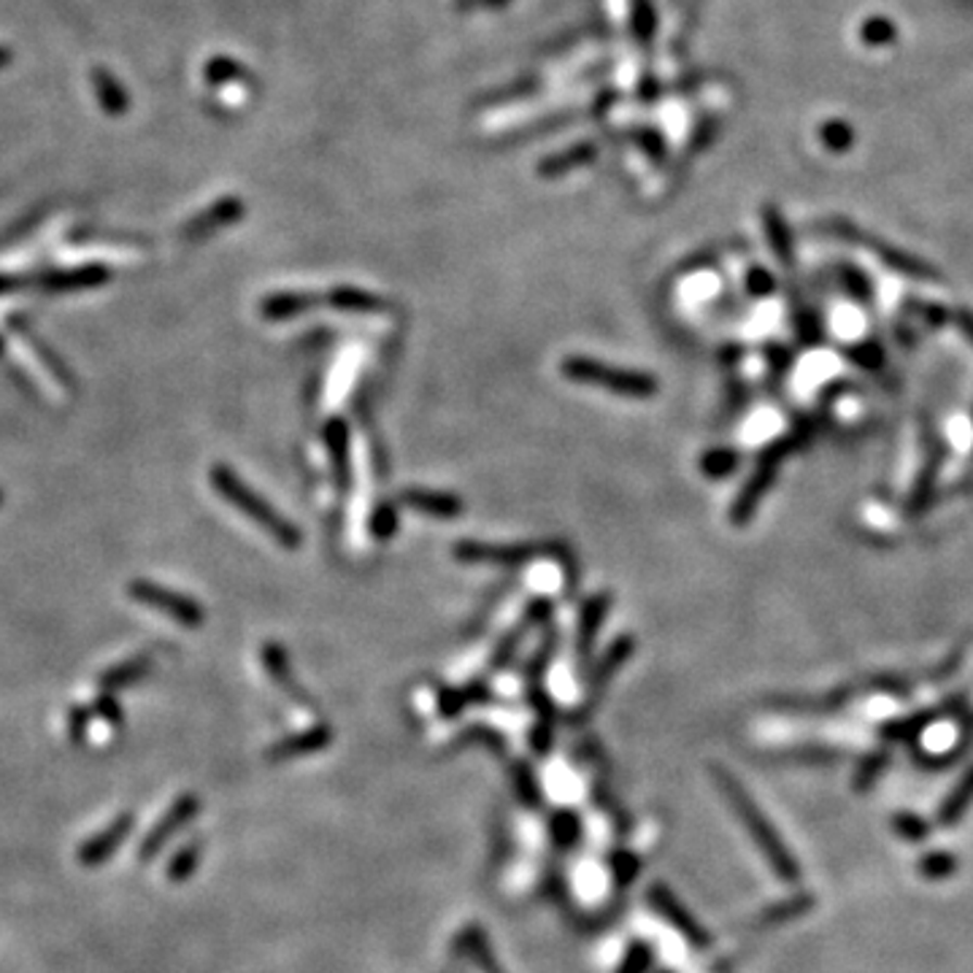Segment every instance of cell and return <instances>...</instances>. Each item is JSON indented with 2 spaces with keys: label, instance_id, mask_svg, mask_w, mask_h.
Segmentation results:
<instances>
[{
  "label": "cell",
  "instance_id": "6da1fadb",
  "mask_svg": "<svg viewBox=\"0 0 973 973\" xmlns=\"http://www.w3.org/2000/svg\"><path fill=\"white\" fill-rule=\"evenodd\" d=\"M715 776H717V787H720L722 795L728 798L730 809L741 817L744 827L749 831L751 842H755L757 849L762 851V857L768 860L771 871L787 884L800 882L798 860L793 857V851L784 847L782 836L773 831V825L768 822V817L762 814L760 806L749 798V793L741 787L738 779H733L728 771H722V768H715Z\"/></svg>",
  "mask_w": 973,
  "mask_h": 973
},
{
  "label": "cell",
  "instance_id": "7a4b0ae2",
  "mask_svg": "<svg viewBox=\"0 0 973 973\" xmlns=\"http://www.w3.org/2000/svg\"><path fill=\"white\" fill-rule=\"evenodd\" d=\"M208 482H212L214 490H217L219 495L230 503V506L239 508V511L247 514V517L252 519L257 528H263L265 533H268L270 539L281 546V549H290V552L301 549V544H303L301 530H298L295 525L285 517V514L276 511V508L270 506L263 495H257V492L243 482L233 468L217 463V466H212V471H208Z\"/></svg>",
  "mask_w": 973,
  "mask_h": 973
},
{
  "label": "cell",
  "instance_id": "3957f363",
  "mask_svg": "<svg viewBox=\"0 0 973 973\" xmlns=\"http://www.w3.org/2000/svg\"><path fill=\"white\" fill-rule=\"evenodd\" d=\"M560 374L566 379L577 381V384H593L606 392H614V395L635 397V401H649V397L657 395V379L652 374L617 368V365L601 363L595 357H566L560 363Z\"/></svg>",
  "mask_w": 973,
  "mask_h": 973
},
{
  "label": "cell",
  "instance_id": "277c9868",
  "mask_svg": "<svg viewBox=\"0 0 973 973\" xmlns=\"http://www.w3.org/2000/svg\"><path fill=\"white\" fill-rule=\"evenodd\" d=\"M793 450L795 446L793 441H789V435H784V439L771 441V444L760 452V457H757L755 463V471H751V477L746 479L738 497H735L733 506H730V525H733V528H744V525L751 522L755 511L760 508L762 497L768 495V490H771L773 482H776L779 468H782V463L787 460V455Z\"/></svg>",
  "mask_w": 973,
  "mask_h": 973
},
{
  "label": "cell",
  "instance_id": "5b68a950",
  "mask_svg": "<svg viewBox=\"0 0 973 973\" xmlns=\"http://www.w3.org/2000/svg\"><path fill=\"white\" fill-rule=\"evenodd\" d=\"M555 633L546 635V641L541 644V649L535 652L533 660L528 662V698L530 706L535 709V725L533 735H530V744L539 755H546L552 749V738H555V706H552L549 695L544 690V668L549 662L552 652H555Z\"/></svg>",
  "mask_w": 973,
  "mask_h": 973
},
{
  "label": "cell",
  "instance_id": "8992f818",
  "mask_svg": "<svg viewBox=\"0 0 973 973\" xmlns=\"http://www.w3.org/2000/svg\"><path fill=\"white\" fill-rule=\"evenodd\" d=\"M127 595H130L136 604L154 608V611L165 614L174 622L185 624V628H201L203 619H206V608L201 601L190 598L185 593H176V590L163 587V584L152 582V579H132L127 584Z\"/></svg>",
  "mask_w": 973,
  "mask_h": 973
},
{
  "label": "cell",
  "instance_id": "52a82bcc",
  "mask_svg": "<svg viewBox=\"0 0 973 973\" xmlns=\"http://www.w3.org/2000/svg\"><path fill=\"white\" fill-rule=\"evenodd\" d=\"M646 900H649L652 909H655L657 914H660L662 920L673 927V931L682 933V936L687 938L693 947H698V949L711 947L709 931H706V927L700 925L693 914H690L687 906H684L682 900L671 893V887H666V884H660V882L652 884V887L646 889Z\"/></svg>",
  "mask_w": 973,
  "mask_h": 973
},
{
  "label": "cell",
  "instance_id": "ba28073f",
  "mask_svg": "<svg viewBox=\"0 0 973 973\" xmlns=\"http://www.w3.org/2000/svg\"><path fill=\"white\" fill-rule=\"evenodd\" d=\"M201 814V798L198 795H181L179 800H174L168 811L157 820V825L143 836L141 849H138V860L149 862L152 857H157L165 849V844L176 836V833L185 831L187 822H192Z\"/></svg>",
  "mask_w": 973,
  "mask_h": 973
},
{
  "label": "cell",
  "instance_id": "9c48e42d",
  "mask_svg": "<svg viewBox=\"0 0 973 973\" xmlns=\"http://www.w3.org/2000/svg\"><path fill=\"white\" fill-rule=\"evenodd\" d=\"M112 268L101 263L92 265H76V268H58L47 270V274L30 279V287H38L41 292L49 295H63V292H81V290H98V287L109 285L112 281Z\"/></svg>",
  "mask_w": 973,
  "mask_h": 973
},
{
  "label": "cell",
  "instance_id": "30bf717a",
  "mask_svg": "<svg viewBox=\"0 0 973 973\" xmlns=\"http://www.w3.org/2000/svg\"><path fill=\"white\" fill-rule=\"evenodd\" d=\"M541 552V546L535 544H482V541H460L455 544L452 555L457 557L460 563H468V566H503V568H514V566H525V563L533 560L535 555Z\"/></svg>",
  "mask_w": 973,
  "mask_h": 973
},
{
  "label": "cell",
  "instance_id": "8fae6325",
  "mask_svg": "<svg viewBox=\"0 0 973 973\" xmlns=\"http://www.w3.org/2000/svg\"><path fill=\"white\" fill-rule=\"evenodd\" d=\"M965 700H969V693H958V695H952V698L944 700V704L933 706V709H922V711H917V715L904 717V720L887 722V725H882V730H879V733H882L884 741L917 738V735L925 733V730L931 728V725H936V722L947 720L949 715H955V711L963 709Z\"/></svg>",
  "mask_w": 973,
  "mask_h": 973
},
{
  "label": "cell",
  "instance_id": "7c38bea8",
  "mask_svg": "<svg viewBox=\"0 0 973 973\" xmlns=\"http://www.w3.org/2000/svg\"><path fill=\"white\" fill-rule=\"evenodd\" d=\"M5 325H9L11 333H16L22 341H25L27 350H30L33 355L38 357V363H41L43 368H47L49 374H52V379L58 381L60 387H68V390H74L76 379H74V374H71V368H68V365H65L63 357H60L58 352H54L52 346H49L47 341H43L41 336H38L36 330L30 328L27 317H20V314H9V317H5Z\"/></svg>",
  "mask_w": 973,
  "mask_h": 973
},
{
  "label": "cell",
  "instance_id": "4fadbf2b",
  "mask_svg": "<svg viewBox=\"0 0 973 973\" xmlns=\"http://www.w3.org/2000/svg\"><path fill=\"white\" fill-rule=\"evenodd\" d=\"M136 827V817L132 814H119L117 820L109 822L101 833H96L92 838H87L79 849V862L85 868H98L101 862H106L109 857L117 855V849L122 847L127 836L132 833Z\"/></svg>",
  "mask_w": 973,
  "mask_h": 973
},
{
  "label": "cell",
  "instance_id": "5bb4252c",
  "mask_svg": "<svg viewBox=\"0 0 973 973\" xmlns=\"http://www.w3.org/2000/svg\"><path fill=\"white\" fill-rule=\"evenodd\" d=\"M325 446L330 452V463H333V479L336 486L341 492H346L352 486V455H350V425L341 417H333L325 422L323 430Z\"/></svg>",
  "mask_w": 973,
  "mask_h": 973
},
{
  "label": "cell",
  "instance_id": "9a60e30c",
  "mask_svg": "<svg viewBox=\"0 0 973 973\" xmlns=\"http://www.w3.org/2000/svg\"><path fill=\"white\" fill-rule=\"evenodd\" d=\"M325 306V295L319 292H301V290H281L270 292L260 303V314L270 323H281V319L301 317V314L312 312V308Z\"/></svg>",
  "mask_w": 973,
  "mask_h": 973
},
{
  "label": "cell",
  "instance_id": "2e32d148",
  "mask_svg": "<svg viewBox=\"0 0 973 973\" xmlns=\"http://www.w3.org/2000/svg\"><path fill=\"white\" fill-rule=\"evenodd\" d=\"M241 214H243V203L236 201V198H225V201L214 203V206H208L203 214L192 217L190 223L181 228V239L203 241L206 236H212L214 230H223V228H228V225L239 223Z\"/></svg>",
  "mask_w": 973,
  "mask_h": 973
},
{
  "label": "cell",
  "instance_id": "e0dca14e",
  "mask_svg": "<svg viewBox=\"0 0 973 973\" xmlns=\"http://www.w3.org/2000/svg\"><path fill=\"white\" fill-rule=\"evenodd\" d=\"M330 741H333V730L328 725H314L308 730H301V733H292L287 735V738L276 741V744L268 749V760L281 762L314 755V751H323L325 746H330Z\"/></svg>",
  "mask_w": 973,
  "mask_h": 973
},
{
  "label": "cell",
  "instance_id": "ac0fdd59",
  "mask_svg": "<svg viewBox=\"0 0 973 973\" xmlns=\"http://www.w3.org/2000/svg\"><path fill=\"white\" fill-rule=\"evenodd\" d=\"M608 608H611V595L608 593H595L584 601L582 611H579V628H577V655L579 660H587L593 655V644L598 639V630L608 617Z\"/></svg>",
  "mask_w": 973,
  "mask_h": 973
},
{
  "label": "cell",
  "instance_id": "d6986e66",
  "mask_svg": "<svg viewBox=\"0 0 973 973\" xmlns=\"http://www.w3.org/2000/svg\"><path fill=\"white\" fill-rule=\"evenodd\" d=\"M401 501L406 506L417 508V511L430 514V517L439 519H455L460 517L466 503L460 501V495H452V492H439V490H422V486H412V490L401 492Z\"/></svg>",
  "mask_w": 973,
  "mask_h": 973
},
{
  "label": "cell",
  "instance_id": "ffe728a7",
  "mask_svg": "<svg viewBox=\"0 0 973 973\" xmlns=\"http://www.w3.org/2000/svg\"><path fill=\"white\" fill-rule=\"evenodd\" d=\"M152 671V655H136L130 660H122L117 666H112L109 671L101 673L98 679V693H119V690L132 687V684L141 682L147 673Z\"/></svg>",
  "mask_w": 973,
  "mask_h": 973
},
{
  "label": "cell",
  "instance_id": "44dd1931",
  "mask_svg": "<svg viewBox=\"0 0 973 973\" xmlns=\"http://www.w3.org/2000/svg\"><path fill=\"white\" fill-rule=\"evenodd\" d=\"M549 614H552V604L546 598H535L533 604L528 606V611H525V617H522V622L517 624V628L511 630V633L506 635V639L501 641V644H497V649H495V655H492V660H490V666L492 668H501V666H506L508 662V657L514 655V649H517V644L519 641L525 639V633H528L530 628H533V624H541V622H546V619H549Z\"/></svg>",
  "mask_w": 973,
  "mask_h": 973
},
{
  "label": "cell",
  "instance_id": "7402d4cb",
  "mask_svg": "<svg viewBox=\"0 0 973 973\" xmlns=\"http://www.w3.org/2000/svg\"><path fill=\"white\" fill-rule=\"evenodd\" d=\"M263 666H265V671H268V677L274 679L276 687L281 690V693L290 695V698L295 700V704H306V693H301V687H298L295 677H292L290 657H287L285 646H279V644H274V641H268V644L263 646Z\"/></svg>",
  "mask_w": 973,
  "mask_h": 973
},
{
  "label": "cell",
  "instance_id": "603a6c76",
  "mask_svg": "<svg viewBox=\"0 0 973 973\" xmlns=\"http://www.w3.org/2000/svg\"><path fill=\"white\" fill-rule=\"evenodd\" d=\"M942 460H944L942 444H933V452H927V460L925 466H922L920 477H917L914 484H911L909 501H906V511L909 514H922L927 508V503H931L933 497V490H936Z\"/></svg>",
  "mask_w": 973,
  "mask_h": 973
},
{
  "label": "cell",
  "instance_id": "cb8c5ba5",
  "mask_svg": "<svg viewBox=\"0 0 973 973\" xmlns=\"http://www.w3.org/2000/svg\"><path fill=\"white\" fill-rule=\"evenodd\" d=\"M633 646H635L633 635H619V639L608 646L606 655L595 662L593 673H590V690H593V693H598V690H604L606 684L611 682L614 673H617L619 668L630 660V655H633Z\"/></svg>",
  "mask_w": 973,
  "mask_h": 973
},
{
  "label": "cell",
  "instance_id": "d4e9b609",
  "mask_svg": "<svg viewBox=\"0 0 973 973\" xmlns=\"http://www.w3.org/2000/svg\"><path fill=\"white\" fill-rule=\"evenodd\" d=\"M871 249L882 257V263L887 265V268L895 270V274L911 276V279L920 281H942V274H938L931 263H925V260L911 257V254L898 252V249L893 247H882V243H871Z\"/></svg>",
  "mask_w": 973,
  "mask_h": 973
},
{
  "label": "cell",
  "instance_id": "484cf974",
  "mask_svg": "<svg viewBox=\"0 0 973 973\" xmlns=\"http://www.w3.org/2000/svg\"><path fill=\"white\" fill-rule=\"evenodd\" d=\"M325 306L350 314H374L384 312L387 301L384 298L374 295V292L357 290V287H336V290H330L328 295H325Z\"/></svg>",
  "mask_w": 973,
  "mask_h": 973
},
{
  "label": "cell",
  "instance_id": "4316f807",
  "mask_svg": "<svg viewBox=\"0 0 973 973\" xmlns=\"http://www.w3.org/2000/svg\"><path fill=\"white\" fill-rule=\"evenodd\" d=\"M973 804V768L963 773L958 784L952 787V793L944 798L942 809H938V825L942 827H955L963 814L969 811V806Z\"/></svg>",
  "mask_w": 973,
  "mask_h": 973
},
{
  "label": "cell",
  "instance_id": "83f0119b",
  "mask_svg": "<svg viewBox=\"0 0 973 973\" xmlns=\"http://www.w3.org/2000/svg\"><path fill=\"white\" fill-rule=\"evenodd\" d=\"M457 944H460V952L466 955V958H471L482 973H503L495 955H492L490 944H486L482 927H468V931H463L460 942Z\"/></svg>",
  "mask_w": 973,
  "mask_h": 973
},
{
  "label": "cell",
  "instance_id": "f1b7e54d",
  "mask_svg": "<svg viewBox=\"0 0 973 973\" xmlns=\"http://www.w3.org/2000/svg\"><path fill=\"white\" fill-rule=\"evenodd\" d=\"M549 836L555 842L557 849H573L582 842V820H579L577 811L560 809L552 814L549 820Z\"/></svg>",
  "mask_w": 973,
  "mask_h": 973
},
{
  "label": "cell",
  "instance_id": "f546056e",
  "mask_svg": "<svg viewBox=\"0 0 973 973\" xmlns=\"http://www.w3.org/2000/svg\"><path fill=\"white\" fill-rule=\"evenodd\" d=\"M201 857H203V838H195V842L185 844V847L174 851L165 876H168L170 882H187V879L198 871V865H201Z\"/></svg>",
  "mask_w": 973,
  "mask_h": 973
},
{
  "label": "cell",
  "instance_id": "4dcf8cb0",
  "mask_svg": "<svg viewBox=\"0 0 973 973\" xmlns=\"http://www.w3.org/2000/svg\"><path fill=\"white\" fill-rule=\"evenodd\" d=\"M766 233H768V243H771V249H773V254H776L779 263H782L784 268H793V260H795L793 239H789V230H787V225H784L782 214L766 212Z\"/></svg>",
  "mask_w": 973,
  "mask_h": 973
},
{
  "label": "cell",
  "instance_id": "1f68e13d",
  "mask_svg": "<svg viewBox=\"0 0 973 973\" xmlns=\"http://www.w3.org/2000/svg\"><path fill=\"white\" fill-rule=\"evenodd\" d=\"M838 274H842V285L849 292L851 301H857L860 306H871L873 298H876V285L871 281V276L862 268H857V265H842Z\"/></svg>",
  "mask_w": 973,
  "mask_h": 973
},
{
  "label": "cell",
  "instance_id": "d6a6232c",
  "mask_svg": "<svg viewBox=\"0 0 973 973\" xmlns=\"http://www.w3.org/2000/svg\"><path fill=\"white\" fill-rule=\"evenodd\" d=\"M514 789H517L519 800H522L528 809H541V804H544L541 784L528 762H517V766H514Z\"/></svg>",
  "mask_w": 973,
  "mask_h": 973
},
{
  "label": "cell",
  "instance_id": "836d02e7",
  "mask_svg": "<svg viewBox=\"0 0 973 973\" xmlns=\"http://www.w3.org/2000/svg\"><path fill=\"white\" fill-rule=\"evenodd\" d=\"M917 871L922 879H931V882H942L958 873V857L949 855V851H927L917 862Z\"/></svg>",
  "mask_w": 973,
  "mask_h": 973
},
{
  "label": "cell",
  "instance_id": "e575fe53",
  "mask_svg": "<svg viewBox=\"0 0 973 973\" xmlns=\"http://www.w3.org/2000/svg\"><path fill=\"white\" fill-rule=\"evenodd\" d=\"M795 336H798L800 344L809 346V350L825 339V333H822V319L817 317V312H811L809 306H804V301H800V306L795 303Z\"/></svg>",
  "mask_w": 973,
  "mask_h": 973
},
{
  "label": "cell",
  "instance_id": "d590c367",
  "mask_svg": "<svg viewBox=\"0 0 973 973\" xmlns=\"http://www.w3.org/2000/svg\"><path fill=\"white\" fill-rule=\"evenodd\" d=\"M811 906H814V898H811V895H806V893L793 895V898L779 900V904H773L771 909H768L766 914H762V922H766V925H776V922L795 920V917L806 914V911H809Z\"/></svg>",
  "mask_w": 973,
  "mask_h": 973
},
{
  "label": "cell",
  "instance_id": "8d00e7d4",
  "mask_svg": "<svg viewBox=\"0 0 973 973\" xmlns=\"http://www.w3.org/2000/svg\"><path fill=\"white\" fill-rule=\"evenodd\" d=\"M608 868H611V876L619 887H630L639 879L641 860L630 849H614L608 855Z\"/></svg>",
  "mask_w": 973,
  "mask_h": 973
},
{
  "label": "cell",
  "instance_id": "74e56055",
  "mask_svg": "<svg viewBox=\"0 0 973 973\" xmlns=\"http://www.w3.org/2000/svg\"><path fill=\"white\" fill-rule=\"evenodd\" d=\"M741 457L735 450H711L700 460V471L709 479H728L738 468Z\"/></svg>",
  "mask_w": 973,
  "mask_h": 973
},
{
  "label": "cell",
  "instance_id": "f35d334b",
  "mask_svg": "<svg viewBox=\"0 0 973 973\" xmlns=\"http://www.w3.org/2000/svg\"><path fill=\"white\" fill-rule=\"evenodd\" d=\"M844 352H847V357L857 365V368H865V370H879L884 365V361H887V355H884L882 344H879V341H873V339L857 341V344H849Z\"/></svg>",
  "mask_w": 973,
  "mask_h": 973
},
{
  "label": "cell",
  "instance_id": "ab89813d",
  "mask_svg": "<svg viewBox=\"0 0 973 973\" xmlns=\"http://www.w3.org/2000/svg\"><path fill=\"white\" fill-rule=\"evenodd\" d=\"M652 963H655V949L646 942H633L624 952L617 973H649Z\"/></svg>",
  "mask_w": 973,
  "mask_h": 973
},
{
  "label": "cell",
  "instance_id": "60d3db41",
  "mask_svg": "<svg viewBox=\"0 0 973 973\" xmlns=\"http://www.w3.org/2000/svg\"><path fill=\"white\" fill-rule=\"evenodd\" d=\"M887 762H889L887 751H873V755H868L865 760H862L860 766H857V771H855V789H857V793H862V789H871L873 782H876V779H879V773H882L884 768H887Z\"/></svg>",
  "mask_w": 973,
  "mask_h": 973
},
{
  "label": "cell",
  "instance_id": "b9f144b4",
  "mask_svg": "<svg viewBox=\"0 0 973 973\" xmlns=\"http://www.w3.org/2000/svg\"><path fill=\"white\" fill-rule=\"evenodd\" d=\"M893 831L900 838H906V842H925L931 836V822H925L917 814H909V811H900V814L893 817Z\"/></svg>",
  "mask_w": 973,
  "mask_h": 973
},
{
  "label": "cell",
  "instance_id": "7bdbcfd3",
  "mask_svg": "<svg viewBox=\"0 0 973 973\" xmlns=\"http://www.w3.org/2000/svg\"><path fill=\"white\" fill-rule=\"evenodd\" d=\"M397 530V511L392 503H379L370 514V533L376 535L379 541L392 539Z\"/></svg>",
  "mask_w": 973,
  "mask_h": 973
},
{
  "label": "cell",
  "instance_id": "ee69618b",
  "mask_svg": "<svg viewBox=\"0 0 973 973\" xmlns=\"http://www.w3.org/2000/svg\"><path fill=\"white\" fill-rule=\"evenodd\" d=\"M773 290H776V279L771 276V270L760 268V265L746 270V292H749L751 298H766L771 295Z\"/></svg>",
  "mask_w": 973,
  "mask_h": 973
},
{
  "label": "cell",
  "instance_id": "f6af8a7d",
  "mask_svg": "<svg viewBox=\"0 0 973 973\" xmlns=\"http://www.w3.org/2000/svg\"><path fill=\"white\" fill-rule=\"evenodd\" d=\"M92 709H87V706H74V709H71V715H68V735H71V741H74L76 746L79 744H85L87 741V730H90V722H92Z\"/></svg>",
  "mask_w": 973,
  "mask_h": 973
},
{
  "label": "cell",
  "instance_id": "bcb514c9",
  "mask_svg": "<svg viewBox=\"0 0 973 973\" xmlns=\"http://www.w3.org/2000/svg\"><path fill=\"white\" fill-rule=\"evenodd\" d=\"M92 715H98L103 722H109L112 728L122 725V706L112 693H98L96 704H92Z\"/></svg>",
  "mask_w": 973,
  "mask_h": 973
},
{
  "label": "cell",
  "instance_id": "7dc6e473",
  "mask_svg": "<svg viewBox=\"0 0 973 973\" xmlns=\"http://www.w3.org/2000/svg\"><path fill=\"white\" fill-rule=\"evenodd\" d=\"M468 698H466V690H441L439 695V711L441 717L452 720V717H460V711L466 709Z\"/></svg>",
  "mask_w": 973,
  "mask_h": 973
},
{
  "label": "cell",
  "instance_id": "c3c4849f",
  "mask_svg": "<svg viewBox=\"0 0 973 973\" xmlns=\"http://www.w3.org/2000/svg\"><path fill=\"white\" fill-rule=\"evenodd\" d=\"M952 323H955V328H958L960 333H963V339L973 346V312H971V308H965V306L955 308Z\"/></svg>",
  "mask_w": 973,
  "mask_h": 973
},
{
  "label": "cell",
  "instance_id": "681fc988",
  "mask_svg": "<svg viewBox=\"0 0 973 973\" xmlns=\"http://www.w3.org/2000/svg\"><path fill=\"white\" fill-rule=\"evenodd\" d=\"M30 287V279H20V276H9V274H0V298L11 295L16 290H25Z\"/></svg>",
  "mask_w": 973,
  "mask_h": 973
},
{
  "label": "cell",
  "instance_id": "f907efd6",
  "mask_svg": "<svg viewBox=\"0 0 973 973\" xmlns=\"http://www.w3.org/2000/svg\"><path fill=\"white\" fill-rule=\"evenodd\" d=\"M768 355H771L773 376L787 374V368H789V352L787 350H776V346H771V352H768Z\"/></svg>",
  "mask_w": 973,
  "mask_h": 973
},
{
  "label": "cell",
  "instance_id": "816d5d0a",
  "mask_svg": "<svg viewBox=\"0 0 973 973\" xmlns=\"http://www.w3.org/2000/svg\"><path fill=\"white\" fill-rule=\"evenodd\" d=\"M3 355H5V339H3V336H0V357H3Z\"/></svg>",
  "mask_w": 973,
  "mask_h": 973
},
{
  "label": "cell",
  "instance_id": "f5cc1de1",
  "mask_svg": "<svg viewBox=\"0 0 973 973\" xmlns=\"http://www.w3.org/2000/svg\"><path fill=\"white\" fill-rule=\"evenodd\" d=\"M0 506H3V490H0Z\"/></svg>",
  "mask_w": 973,
  "mask_h": 973
},
{
  "label": "cell",
  "instance_id": "db71d44e",
  "mask_svg": "<svg viewBox=\"0 0 973 973\" xmlns=\"http://www.w3.org/2000/svg\"><path fill=\"white\" fill-rule=\"evenodd\" d=\"M657 973H673V971H657Z\"/></svg>",
  "mask_w": 973,
  "mask_h": 973
}]
</instances>
